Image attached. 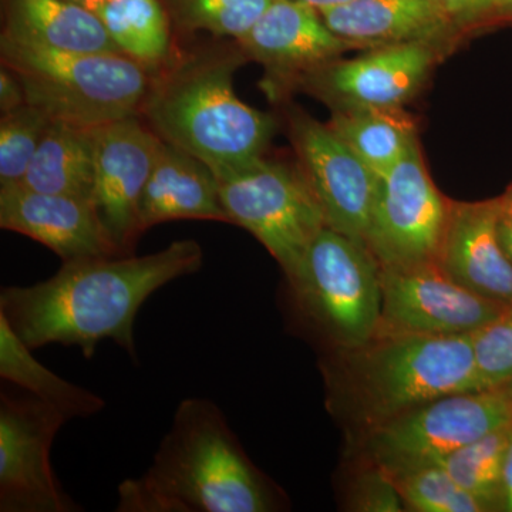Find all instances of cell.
<instances>
[{
  "label": "cell",
  "mask_w": 512,
  "mask_h": 512,
  "mask_svg": "<svg viewBox=\"0 0 512 512\" xmlns=\"http://www.w3.org/2000/svg\"><path fill=\"white\" fill-rule=\"evenodd\" d=\"M217 178L229 224L247 229L274 256L285 276H291L326 227L299 164L261 157Z\"/></svg>",
  "instance_id": "52a82bcc"
},
{
  "label": "cell",
  "mask_w": 512,
  "mask_h": 512,
  "mask_svg": "<svg viewBox=\"0 0 512 512\" xmlns=\"http://www.w3.org/2000/svg\"><path fill=\"white\" fill-rule=\"evenodd\" d=\"M301 2L308 3V5H311L312 8H315L320 12V10L346 5V3L352 2V0H301Z\"/></svg>",
  "instance_id": "e575fe53"
},
{
  "label": "cell",
  "mask_w": 512,
  "mask_h": 512,
  "mask_svg": "<svg viewBox=\"0 0 512 512\" xmlns=\"http://www.w3.org/2000/svg\"><path fill=\"white\" fill-rule=\"evenodd\" d=\"M349 510L400 512L406 510L402 497L386 470L367 461L349 491Z\"/></svg>",
  "instance_id": "f546056e"
},
{
  "label": "cell",
  "mask_w": 512,
  "mask_h": 512,
  "mask_svg": "<svg viewBox=\"0 0 512 512\" xmlns=\"http://www.w3.org/2000/svg\"><path fill=\"white\" fill-rule=\"evenodd\" d=\"M501 389H503L505 394H507L508 399H510V403H511V406H512V380H511V382H508L507 384H504V386L501 387Z\"/></svg>",
  "instance_id": "f35d334b"
},
{
  "label": "cell",
  "mask_w": 512,
  "mask_h": 512,
  "mask_svg": "<svg viewBox=\"0 0 512 512\" xmlns=\"http://www.w3.org/2000/svg\"><path fill=\"white\" fill-rule=\"evenodd\" d=\"M511 424L427 464L443 468L464 491L484 505L485 511H501V481Z\"/></svg>",
  "instance_id": "d4e9b609"
},
{
  "label": "cell",
  "mask_w": 512,
  "mask_h": 512,
  "mask_svg": "<svg viewBox=\"0 0 512 512\" xmlns=\"http://www.w3.org/2000/svg\"><path fill=\"white\" fill-rule=\"evenodd\" d=\"M72 2L80 3V5L92 9L94 5H97V3L100 2V0H72Z\"/></svg>",
  "instance_id": "74e56055"
},
{
  "label": "cell",
  "mask_w": 512,
  "mask_h": 512,
  "mask_svg": "<svg viewBox=\"0 0 512 512\" xmlns=\"http://www.w3.org/2000/svg\"><path fill=\"white\" fill-rule=\"evenodd\" d=\"M498 234H500L505 254H507L512 264V211L505 210L504 207L503 212H501L500 222H498Z\"/></svg>",
  "instance_id": "836d02e7"
},
{
  "label": "cell",
  "mask_w": 512,
  "mask_h": 512,
  "mask_svg": "<svg viewBox=\"0 0 512 512\" xmlns=\"http://www.w3.org/2000/svg\"><path fill=\"white\" fill-rule=\"evenodd\" d=\"M380 269L376 335H471L510 308L464 288L436 262Z\"/></svg>",
  "instance_id": "8fae6325"
},
{
  "label": "cell",
  "mask_w": 512,
  "mask_h": 512,
  "mask_svg": "<svg viewBox=\"0 0 512 512\" xmlns=\"http://www.w3.org/2000/svg\"><path fill=\"white\" fill-rule=\"evenodd\" d=\"M281 495L249 460L220 407L178 404L153 464L119 485V512H268Z\"/></svg>",
  "instance_id": "7a4b0ae2"
},
{
  "label": "cell",
  "mask_w": 512,
  "mask_h": 512,
  "mask_svg": "<svg viewBox=\"0 0 512 512\" xmlns=\"http://www.w3.org/2000/svg\"><path fill=\"white\" fill-rule=\"evenodd\" d=\"M501 511L512 512V424L508 433L501 481Z\"/></svg>",
  "instance_id": "d6a6232c"
},
{
  "label": "cell",
  "mask_w": 512,
  "mask_h": 512,
  "mask_svg": "<svg viewBox=\"0 0 512 512\" xmlns=\"http://www.w3.org/2000/svg\"><path fill=\"white\" fill-rule=\"evenodd\" d=\"M289 138L326 227L367 245L377 175L329 124L305 111L289 113Z\"/></svg>",
  "instance_id": "7c38bea8"
},
{
  "label": "cell",
  "mask_w": 512,
  "mask_h": 512,
  "mask_svg": "<svg viewBox=\"0 0 512 512\" xmlns=\"http://www.w3.org/2000/svg\"><path fill=\"white\" fill-rule=\"evenodd\" d=\"M329 127L376 175L399 163L416 143L417 128L402 109H332Z\"/></svg>",
  "instance_id": "603a6c76"
},
{
  "label": "cell",
  "mask_w": 512,
  "mask_h": 512,
  "mask_svg": "<svg viewBox=\"0 0 512 512\" xmlns=\"http://www.w3.org/2000/svg\"><path fill=\"white\" fill-rule=\"evenodd\" d=\"M3 66L18 76L26 103L83 128L140 116L151 70L123 53L57 52L0 37Z\"/></svg>",
  "instance_id": "5b68a950"
},
{
  "label": "cell",
  "mask_w": 512,
  "mask_h": 512,
  "mask_svg": "<svg viewBox=\"0 0 512 512\" xmlns=\"http://www.w3.org/2000/svg\"><path fill=\"white\" fill-rule=\"evenodd\" d=\"M0 227L35 239L63 262L121 255L92 201L82 198L0 188Z\"/></svg>",
  "instance_id": "2e32d148"
},
{
  "label": "cell",
  "mask_w": 512,
  "mask_h": 512,
  "mask_svg": "<svg viewBox=\"0 0 512 512\" xmlns=\"http://www.w3.org/2000/svg\"><path fill=\"white\" fill-rule=\"evenodd\" d=\"M238 45L265 67L266 92L275 97L352 49L326 26L319 10L301 0H274Z\"/></svg>",
  "instance_id": "9a60e30c"
},
{
  "label": "cell",
  "mask_w": 512,
  "mask_h": 512,
  "mask_svg": "<svg viewBox=\"0 0 512 512\" xmlns=\"http://www.w3.org/2000/svg\"><path fill=\"white\" fill-rule=\"evenodd\" d=\"M500 19L512 20V0H501Z\"/></svg>",
  "instance_id": "d590c367"
},
{
  "label": "cell",
  "mask_w": 512,
  "mask_h": 512,
  "mask_svg": "<svg viewBox=\"0 0 512 512\" xmlns=\"http://www.w3.org/2000/svg\"><path fill=\"white\" fill-rule=\"evenodd\" d=\"M448 49L423 42L377 47L356 59L326 64L303 77L299 86L332 109H402Z\"/></svg>",
  "instance_id": "4fadbf2b"
},
{
  "label": "cell",
  "mask_w": 512,
  "mask_h": 512,
  "mask_svg": "<svg viewBox=\"0 0 512 512\" xmlns=\"http://www.w3.org/2000/svg\"><path fill=\"white\" fill-rule=\"evenodd\" d=\"M202 262L194 239L174 241L156 254L63 262L46 281L2 288L0 315L32 350L59 343L92 359L97 345L111 339L136 360L134 322L141 306L163 286L200 271Z\"/></svg>",
  "instance_id": "6da1fadb"
},
{
  "label": "cell",
  "mask_w": 512,
  "mask_h": 512,
  "mask_svg": "<svg viewBox=\"0 0 512 512\" xmlns=\"http://www.w3.org/2000/svg\"><path fill=\"white\" fill-rule=\"evenodd\" d=\"M329 367L366 429L448 394L481 390L471 335H376Z\"/></svg>",
  "instance_id": "277c9868"
},
{
  "label": "cell",
  "mask_w": 512,
  "mask_h": 512,
  "mask_svg": "<svg viewBox=\"0 0 512 512\" xmlns=\"http://www.w3.org/2000/svg\"><path fill=\"white\" fill-rule=\"evenodd\" d=\"M380 274L367 245L325 227L285 278L303 325L340 352L359 348L376 335L382 315Z\"/></svg>",
  "instance_id": "8992f818"
},
{
  "label": "cell",
  "mask_w": 512,
  "mask_h": 512,
  "mask_svg": "<svg viewBox=\"0 0 512 512\" xmlns=\"http://www.w3.org/2000/svg\"><path fill=\"white\" fill-rule=\"evenodd\" d=\"M123 55L157 69L170 56V16L160 0H100L92 9Z\"/></svg>",
  "instance_id": "cb8c5ba5"
},
{
  "label": "cell",
  "mask_w": 512,
  "mask_h": 512,
  "mask_svg": "<svg viewBox=\"0 0 512 512\" xmlns=\"http://www.w3.org/2000/svg\"><path fill=\"white\" fill-rule=\"evenodd\" d=\"M274 0H168L171 18L185 30H204L237 42L254 28Z\"/></svg>",
  "instance_id": "4316f807"
},
{
  "label": "cell",
  "mask_w": 512,
  "mask_h": 512,
  "mask_svg": "<svg viewBox=\"0 0 512 512\" xmlns=\"http://www.w3.org/2000/svg\"><path fill=\"white\" fill-rule=\"evenodd\" d=\"M66 421L35 396L0 394V511H83L64 491L50 460Z\"/></svg>",
  "instance_id": "30bf717a"
},
{
  "label": "cell",
  "mask_w": 512,
  "mask_h": 512,
  "mask_svg": "<svg viewBox=\"0 0 512 512\" xmlns=\"http://www.w3.org/2000/svg\"><path fill=\"white\" fill-rule=\"evenodd\" d=\"M512 423L501 387L448 394L365 431V456L384 470L427 464Z\"/></svg>",
  "instance_id": "ba28073f"
},
{
  "label": "cell",
  "mask_w": 512,
  "mask_h": 512,
  "mask_svg": "<svg viewBox=\"0 0 512 512\" xmlns=\"http://www.w3.org/2000/svg\"><path fill=\"white\" fill-rule=\"evenodd\" d=\"M500 198L505 210L512 211V185L507 191H505L504 195H501Z\"/></svg>",
  "instance_id": "8d00e7d4"
},
{
  "label": "cell",
  "mask_w": 512,
  "mask_h": 512,
  "mask_svg": "<svg viewBox=\"0 0 512 512\" xmlns=\"http://www.w3.org/2000/svg\"><path fill=\"white\" fill-rule=\"evenodd\" d=\"M481 389H498L512 380V306L471 333Z\"/></svg>",
  "instance_id": "f1b7e54d"
},
{
  "label": "cell",
  "mask_w": 512,
  "mask_h": 512,
  "mask_svg": "<svg viewBox=\"0 0 512 512\" xmlns=\"http://www.w3.org/2000/svg\"><path fill=\"white\" fill-rule=\"evenodd\" d=\"M92 204L121 255H131L140 231V202L161 138L138 116L93 128Z\"/></svg>",
  "instance_id": "5bb4252c"
},
{
  "label": "cell",
  "mask_w": 512,
  "mask_h": 512,
  "mask_svg": "<svg viewBox=\"0 0 512 512\" xmlns=\"http://www.w3.org/2000/svg\"><path fill=\"white\" fill-rule=\"evenodd\" d=\"M319 13L352 49L413 42L451 47L461 36L431 0H352Z\"/></svg>",
  "instance_id": "ac0fdd59"
},
{
  "label": "cell",
  "mask_w": 512,
  "mask_h": 512,
  "mask_svg": "<svg viewBox=\"0 0 512 512\" xmlns=\"http://www.w3.org/2000/svg\"><path fill=\"white\" fill-rule=\"evenodd\" d=\"M180 220L228 222V217L210 165L161 141L141 197L140 231Z\"/></svg>",
  "instance_id": "d6986e66"
},
{
  "label": "cell",
  "mask_w": 512,
  "mask_h": 512,
  "mask_svg": "<svg viewBox=\"0 0 512 512\" xmlns=\"http://www.w3.org/2000/svg\"><path fill=\"white\" fill-rule=\"evenodd\" d=\"M25 103V92H23L18 76L8 67L3 66L2 72H0V109H2V114L19 109Z\"/></svg>",
  "instance_id": "1f68e13d"
},
{
  "label": "cell",
  "mask_w": 512,
  "mask_h": 512,
  "mask_svg": "<svg viewBox=\"0 0 512 512\" xmlns=\"http://www.w3.org/2000/svg\"><path fill=\"white\" fill-rule=\"evenodd\" d=\"M463 35L500 19L501 0H431Z\"/></svg>",
  "instance_id": "4dcf8cb0"
},
{
  "label": "cell",
  "mask_w": 512,
  "mask_h": 512,
  "mask_svg": "<svg viewBox=\"0 0 512 512\" xmlns=\"http://www.w3.org/2000/svg\"><path fill=\"white\" fill-rule=\"evenodd\" d=\"M52 119L25 103L0 120V188L22 184Z\"/></svg>",
  "instance_id": "83f0119b"
},
{
  "label": "cell",
  "mask_w": 512,
  "mask_h": 512,
  "mask_svg": "<svg viewBox=\"0 0 512 512\" xmlns=\"http://www.w3.org/2000/svg\"><path fill=\"white\" fill-rule=\"evenodd\" d=\"M239 50L192 56L151 82L140 116L165 143L210 165L215 175L264 157L276 131L271 114L239 100Z\"/></svg>",
  "instance_id": "3957f363"
},
{
  "label": "cell",
  "mask_w": 512,
  "mask_h": 512,
  "mask_svg": "<svg viewBox=\"0 0 512 512\" xmlns=\"http://www.w3.org/2000/svg\"><path fill=\"white\" fill-rule=\"evenodd\" d=\"M94 156L93 128L52 120L20 185L92 201Z\"/></svg>",
  "instance_id": "44dd1931"
},
{
  "label": "cell",
  "mask_w": 512,
  "mask_h": 512,
  "mask_svg": "<svg viewBox=\"0 0 512 512\" xmlns=\"http://www.w3.org/2000/svg\"><path fill=\"white\" fill-rule=\"evenodd\" d=\"M384 470V468H383ZM404 508L417 512H487L484 505L464 491L436 464L386 470Z\"/></svg>",
  "instance_id": "484cf974"
},
{
  "label": "cell",
  "mask_w": 512,
  "mask_h": 512,
  "mask_svg": "<svg viewBox=\"0 0 512 512\" xmlns=\"http://www.w3.org/2000/svg\"><path fill=\"white\" fill-rule=\"evenodd\" d=\"M448 207L417 140L399 163L377 175L367 247L382 268L436 262Z\"/></svg>",
  "instance_id": "9c48e42d"
},
{
  "label": "cell",
  "mask_w": 512,
  "mask_h": 512,
  "mask_svg": "<svg viewBox=\"0 0 512 512\" xmlns=\"http://www.w3.org/2000/svg\"><path fill=\"white\" fill-rule=\"evenodd\" d=\"M2 35L57 52L121 53L99 16L72 0H6Z\"/></svg>",
  "instance_id": "ffe728a7"
},
{
  "label": "cell",
  "mask_w": 512,
  "mask_h": 512,
  "mask_svg": "<svg viewBox=\"0 0 512 512\" xmlns=\"http://www.w3.org/2000/svg\"><path fill=\"white\" fill-rule=\"evenodd\" d=\"M0 376L55 407L67 420L92 417L106 407L99 394L67 382L42 365L3 315H0Z\"/></svg>",
  "instance_id": "7402d4cb"
},
{
  "label": "cell",
  "mask_w": 512,
  "mask_h": 512,
  "mask_svg": "<svg viewBox=\"0 0 512 512\" xmlns=\"http://www.w3.org/2000/svg\"><path fill=\"white\" fill-rule=\"evenodd\" d=\"M501 198L451 201L436 264L477 295L512 306V264L498 234Z\"/></svg>",
  "instance_id": "e0dca14e"
}]
</instances>
